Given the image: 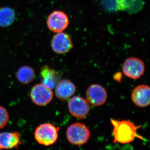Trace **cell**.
Masks as SVG:
<instances>
[{"label":"cell","instance_id":"obj_1","mask_svg":"<svg viewBox=\"0 0 150 150\" xmlns=\"http://www.w3.org/2000/svg\"><path fill=\"white\" fill-rule=\"evenodd\" d=\"M113 127V135L114 142L120 144H129L137 136V129L140 126H137L128 121H119L111 119Z\"/></svg>","mask_w":150,"mask_h":150},{"label":"cell","instance_id":"obj_2","mask_svg":"<svg viewBox=\"0 0 150 150\" xmlns=\"http://www.w3.org/2000/svg\"><path fill=\"white\" fill-rule=\"evenodd\" d=\"M59 130L58 127L51 123H43L36 128L34 137L36 142L40 144L51 146L57 141Z\"/></svg>","mask_w":150,"mask_h":150},{"label":"cell","instance_id":"obj_3","mask_svg":"<svg viewBox=\"0 0 150 150\" xmlns=\"http://www.w3.org/2000/svg\"><path fill=\"white\" fill-rule=\"evenodd\" d=\"M89 130L84 124L76 123L69 126L67 131L68 141L72 144L82 145L88 142L89 139Z\"/></svg>","mask_w":150,"mask_h":150},{"label":"cell","instance_id":"obj_4","mask_svg":"<svg viewBox=\"0 0 150 150\" xmlns=\"http://www.w3.org/2000/svg\"><path fill=\"white\" fill-rule=\"evenodd\" d=\"M30 97L33 103L38 106H45L49 104L53 98L52 89L43 85L38 83L33 87Z\"/></svg>","mask_w":150,"mask_h":150},{"label":"cell","instance_id":"obj_5","mask_svg":"<svg viewBox=\"0 0 150 150\" xmlns=\"http://www.w3.org/2000/svg\"><path fill=\"white\" fill-rule=\"evenodd\" d=\"M47 26L52 32L58 33L63 32L69 23L68 16L64 12L55 11L48 16L47 19Z\"/></svg>","mask_w":150,"mask_h":150},{"label":"cell","instance_id":"obj_6","mask_svg":"<svg viewBox=\"0 0 150 150\" xmlns=\"http://www.w3.org/2000/svg\"><path fill=\"white\" fill-rule=\"evenodd\" d=\"M123 71L126 76L134 79L141 77L145 71V65L141 59L130 57L123 63Z\"/></svg>","mask_w":150,"mask_h":150},{"label":"cell","instance_id":"obj_7","mask_svg":"<svg viewBox=\"0 0 150 150\" xmlns=\"http://www.w3.org/2000/svg\"><path fill=\"white\" fill-rule=\"evenodd\" d=\"M68 108L70 114L79 119L85 118L90 111L88 103L84 98L79 96L73 97L70 99Z\"/></svg>","mask_w":150,"mask_h":150},{"label":"cell","instance_id":"obj_8","mask_svg":"<svg viewBox=\"0 0 150 150\" xmlns=\"http://www.w3.org/2000/svg\"><path fill=\"white\" fill-rule=\"evenodd\" d=\"M87 101L94 106L104 104L107 98L106 90L98 84H93L90 86L86 92Z\"/></svg>","mask_w":150,"mask_h":150},{"label":"cell","instance_id":"obj_9","mask_svg":"<svg viewBox=\"0 0 150 150\" xmlns=\"http://www.w3.org/2000/svg\"><path fill=\"white\" fill-rule=\"evenodd\" d=\"M53 51L58 54H65L73 48L71 39L69 34L63 32L58 33L53 36L51 41Z\"/></svg>","mask_w":150,"mask_h":150},{"label":"cell","instance_id":"obj_10","mask_svg":"<svg viewBox=\"0 0 150 150\" xmlns=\"http://www.w3.org/2000/svg\"><path fill=\"white\" fill-rule=\"evenodd\" d=\"M133 102L140 107H146L150 103V89L148 86L142 85L136 87L131 94Z\"/></svg>","mask_w":150,"mask_h":150},{"label":"cell","instance_id":"obj_11","mask_svg":"<svg viewBox=\"0 0 150 150\" xmlns=\"http://www.w3.org/2000/svg\"><path fill=\"white\" fill-rule=\"evenodd\" d=\"M75 85L69 80L59 81L55 86V94L58 99L65 101L72 96L76 92Z\"/></svg>","mask_w":150,"mask_h":150},{"label":"cell","instance_id":"obj_12","mask_svg":"<svg viewBox=\"0 0 150 150\" xmlns=\"http://www.w3.org/2000/svg\"><path fill=\"white\" fill-rule=\"evenodd\" d=\"M22 144L20 134L18 132L0 133V150L17 149Z\"/></svg>","mask_w":150,"mask_h":150},{"label":"cell","instance_id":"obj_13","mask_svg":"<svg viewBox=\"0 0 150 150\" xmlns=\"http://www.w3.org/2000/svg\"><path fill=\"white\" fill-rule=\"evenodd\" d=\"M40 75L42 83L52 89L56 86L60 80V76L57 72L47 66L42 67Z\"/></svg>","mask_w":150,"mask_h":150},{"label":"cell","instance_id":"obj_14","mask_svg":"<svg viewBox=\"0 0 150 150\" xmlns=\"http://www.w3.org/2000/svg\"><path fill=\"white\" fill-rule=\"evenodd\" d=\"M35 77V71L28 66L21 67L16 74L18 80L23 84L26 85L30 83L34 80Z\"/></svg>","mask_w":150,"mask_h":150},{"label":"cell","instance_id":"obj_15","mask_svg":"<svg viewBox=\"0 0 150 150\" xmlns=\"http://www.w3.org/2000/svg\"><path fill=\"white\" fill-rule=\"evenodd\" d=\"M16 15L14 11L8 7L0 8V26L6 27L13 24Z\"/></svg>","mask_w":150,"mask_h":150},{"label":"cell","instance_id":"obj_16","mask_svg":"<svg viewBox=\"0 0 150 150\" xmlns=\"http://www.w3.org/2000/svg\"><path fill=\"white\" fill-rule=\"evenodd\" d=\"M9 114L5 108L0 106V129L5 127L9 121Z\"/></svg>","mask_w":150,"mask_h":150}]
</instances>
